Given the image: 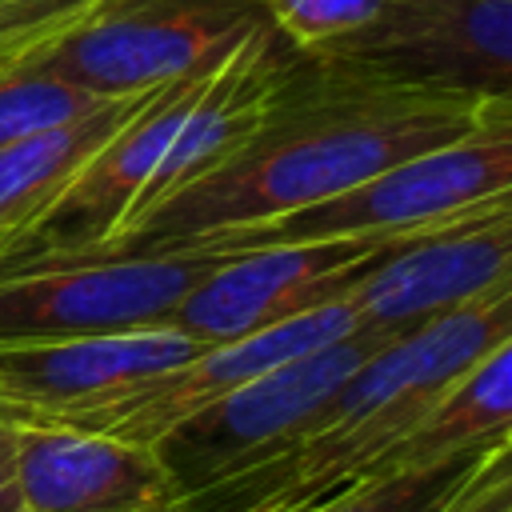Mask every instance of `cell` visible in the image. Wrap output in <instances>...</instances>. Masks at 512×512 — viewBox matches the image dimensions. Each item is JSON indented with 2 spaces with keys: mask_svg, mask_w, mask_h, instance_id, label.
Here are the masks:
<instances>
[{
  "mask_svg": "<svg viewBox=\"0 0 512 512\" xmlns=\"http://www.w3.org/2000/svg\"><path fill=\"white\" fill-rule=\"evenodd\" d=\"M500 108H512V100L424 88L360 64L300 56L236 156L180 188L100 252L188 248L228 228L280 220L468 136Z\"/></svg>",
  "mask_w": 512,
  "mask_h": 512,
  "instance_id": "6da1fadb",
  "label": "cell"
},
{
  "mask_svg": "<svg viewBox=\"0 0 512 512\" xmlns=\"http://www.w3.org/2000/svg\"><path fill=\"white\" fill-rule=\"evenodd\" d=\"M512 284L416 324L364 356L316 412L312 432L268 468L184 500V512H248L268 500L316 504L364 480L432 408V400L496 344L512 340Z\"/></svg>",
  "mask_w": 512,
  "mask_h": 512,
  "instance_id": "7a4b0ae2",
  "label": "cell"
},
{
  "mask_svg": "<svg viewBox=\"0 0 512 512\" xmlns=\"http://www.w3.org/2000/svg\"><path fill=\"white\" fill-rule=\"evenodd\" d=\"M508 192H512V108H500L468 136L420 152L412 160H400L332 200H320L312 208L288 212L268 224L228 228L188 248H216L236 256L252 248L304 244V240L404 236L508 204L512 200Z\"/></svg>",
  "mask_w": 512,
  "mask_h": 512,
  "instance_id": "3957f363",
  "label": "cell"
},
{
  "mask_svg": "<svg viewBox=\"0 0 512 512\" xmlns=\"http://www.w3.org/2000/svg\"><path fill=\"white\" fill-rule=\"evenodd\" d=\"M228 252H84L0 268V344L84 340L164 328Z\"/></svg>",
  "mask_w": 512,
  "mask_h": 512,
  "instance_id": "277c9868",
  "label": "cell"
},
{
  "mask_svg": "<svg viewBox=\"0 0 512 512\" xmlns=\"http://www.w3.org/2000/svg\"><path fill=\"white\" fill-rule=\"evenodd\" d=\"M404 332L384 328H356L352 336L296 356L288 364H276L272 372L232 388L216 404L200 408L184 424H176L168 436H160L152 448L172 472L184 500L208 496L216 488H228L284 452H292L316 424V412L324 400L340 388V380L376 348L396 340Z\"/></svg>",
  "mask_w": 512,
  "mask_h": 512,
  "instance_id": "5b68a950",
  "label": "cell"
},
{
  "mask_svg": "<svg viewBox=\"0 0 512 512\" xmlns=\"http://www.w3.org/2000/svg\"><path fill=\"white\" fill-rule=\"evenodd\" d=\"M264 24L256 0H100L28 68L124 100L216 68Z\"/></svg>",
  "mask_w": 512,
  "mask_h": 512,
  "instance_id": "8992f818",
  "label": "cell"
},
{
  "mask_svg": "<svg viewBox=\"0 0 512 512\" xmlns=\"http://www.w3.org/2000/svg\"><path fill=\"white\" fill-rule=\"evenodd\" d=\"M412 236L416 232L348 236L236 252L176 304L164 328L180 332L192 344H224L276 328L324 304L348 300L356 284H364Z\"/></svg>",
  "mask_w": 512,
  "mask_h": 512,
  "instance_id": "52a82bcc",
  "label": "cell"
},
{
  "mask_svg": "<svg viewBox=\"0 0 512 512\" xmlns=\"http://www.w3.org/2000/svg\"><path fill=\"white\" fill-rule=\"evenodd\" d=\"M356 328H364V324L356 320L348 300L324 304V308L284 320L276 328H264V332H252L240 340H224V344H208L164 372H152L136 384H124L100 400L72 408L52 428L100 432V436H116V440L152 448L160 436H168L176 424H184L200 408L216 404L232 388L272 372L276 364L320 352V348L352 336Z\"/></svg>",
  "mask_w": 512,
  "mask_h": 512,
  "instance_id": "ba28073f",
  "label": "cell"
},
{
  "mask_svg": "<svg viewBox=\"0 0 512 512\" xmlns=\"http://www.w3.org/2000/svg\"><path fill=\"white\" fill-rule=\"evenodd\" d=\"M320 60L392 80L512 100V0H392L360 36Z\"/></svg>",
  "mask_w": 512,
  "mask_h": 512,
  "instance_id": "9c48e42d",
  "label": "cell"
},
{
  "mask_svg": "<svg viewBox=\"0 0 512 512\" xmlns=\"http://www.w3.org/2000/svg\"><path fill=\"white\" fill-rule=\"evenodd\" d=\"M216 68L152 88L140 100V108L120 124V132L84 164V172L68 184V192L0 256V268L28 264V260L84 256L112 244L120 224L136 208L140 192L148 188L160 156L168 152L184 112L196 104V96L204 92Z\"/></svg>",
  "mask_w": 512,
  "mask_h": 512,
  "instance_id": "30bf717a",
  "label": "cell"
},
{
  "mask_svg": "<svg viewBox=\"0 0 512 512\" xmlns=\"http://www.w3.org/2000/svg\"><path fill=\"white\" fill-rule=\"evenodd\" d=\"M512 284V200L416 232L348 296L364 328L412 332Z\"/></svg>",
  "mask_w": 512,
  "mask_h": 512,
  "instance_id": "8fae6325",
  "label": "cell"
},
{
  "mask_svg": "<svg viewBox=\"0 0 512 512\" xmlns=\"http://www.w3.org/2000/svg\"><path fill=\"white\" fill-rule=\"evenodd\" d=\"M12 480L24 512H184L156 448L100 432L12 428Z\"/></svg>",
  "mask_w": 512,
  "mask_h": 512,
  "instance_id": "7c38bea8",
  "label": "cell"
},
{
  "mask_svg": "<svg viewBox=\"0 0 512 512\" xmlns=\"http://www.w3.org/2000/svg\"><path fill=\"white\" fill-rule=\"evenodd\" d=\"M200 348L208 344H192L172 328L0 344V424L52 428L72 408L164 372Z\"/></svg>",
  "mask_w": 512,
  "mask_h": 512,
  "instance_id": "4fadbf2b",
  "label": "cell"
},
{
  "mask_svg": "<svg viewBox=\"0 0 512 512\" xmlns=\"http://www.w3.org/2000/svg\"><path fill=\"white\" fill-rule=\"evenodd\" d=\"M148 92L108 100L84 116L40 128L0 148V256L68 192L84 164L120 132Z\"/></svg>",
  "mask_w": 512,
  "mask_h": 512,
  "instance_id": "5bb4252c",
  "label": "cell"
},
{
  "mask_svg": "<svg viewBox=\"0 0 512 512\" xmlns=\"http://www.w3.org/2000/svg\"><path fill=\"white\" fill-rule=\"evenodd\" d=\"M500 444H512V340L496 344L468 372H460L368 476L424 468Z\"/></svg>",
  "mask_w": 512,
  "mask_h": 512,
  "instance_id": "9a60e30c",
  "label": "cell"
},
{
  "mask_svg": "<svg viewBox=\"0 0 512 512\" xmlns=\"http://www.w3.org/2000/svg\"><path fill=\"white\" fill-rule=\"evenodd\" d=\"M488 452L492 448L460 452V456H448V460L424 464V468L364 476V480H352V484L328 492L324 500L308 504L304 512H440L452 500V492L480 468V460Z\"/></svg>",
  "mask_w": 512,
  "mask_h": 512,
  "instance_id": "2e32d148",
  "label": "cell"
},
{
  "mask_svg": "<svg viewBox=\"0 0 512 512\" xmlns=\"http://www.w3.org/2000/svg\"><path fill=\"white\" fill-rule=\"evenodd\" d=\"M268 28L308 60H320L360 36L392 0H256Z\"/></svg>",
  "mask_w": 512,
  "mask_h": 512,
  "instance_id": "e0dca14e",
  "label": "cell"
},
{
  "mask_svg": "<svg viewBox=\"0 0 512 512\" xmlns=\"http://www.w3.org/2000/svg\"><path fill=\"white\" fill-rule=\"evenodd\" d=\"M508 448H492L480 468L452 492V500L440 512H512V464Z\"/></svg>",
  "mask_w": 512,
  "mask_h": 512,
  "instance_id": "ac0fdd59",
  "label": "cell"
},
{
  "mask_svg": "<svg viewBox=\"0 0 512 512\" xmlns=\"http://www.w3.org/2000/svg\"><path fill=\"white\" fill-rule=\"evenodd\" d=\"M0 512H20L16 480H12V428L0 424Z\"/></svg>",
  "mask_w": 512,
  "mask_h": 512,
  "instance_id": "d6986e66",
  "label": "cell"
},
{
  "mask_svg": "<svg viewBox=\"0 0 512 512\" xmlns=\"http://www.w3.org/2000/svg\"><path fill=\"white\" fill-rule=\"evenodd\" d=\"M0 4H20V8H80L96 0H0Z\"/></svg>",
  "mask_w": 512,
  "mask_h": 512,
  "instance_id": "ffe728a7",
  "label": "cell"
},
{
  "mask_svg": "<svg viewBox=\"0 0 512 512\" xmlns=\"http://www.w3.org/2000/svg\"><path fill=\"white\" fill-rule=\"evenodd\" d=\"M8 8H20V4H0V12H8Z\"/></svg>",
  "mask_w": 512,
  "mask_h": 512,
  "instance_id": "44dd1931",
  "label": "cell"
},
{
  "mask_svg": "<svg viewBox=\"0 0 512 512\" xmlns=\"http://www.w3.org/2000/svg\"><path fill=\"white\" fill-rule=\"evenodd\" d=\"M20 512H24V508H20Z\"/></svg>",
  "mask_w": 512,
  "mask_h": 512,
  "instance_id": "7402d4cb",
  "label": "cell"
}]
</instances>
